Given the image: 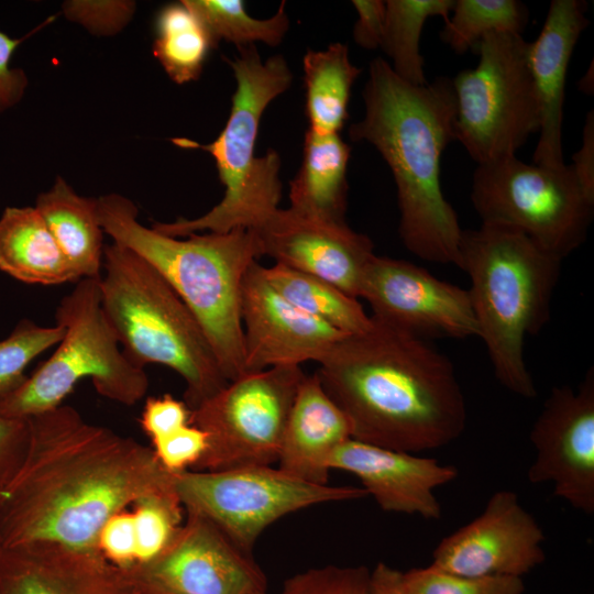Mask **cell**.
Masks as SVG:
<instances>
[{
    "mask_svg": "<svg viewBox=\"0 0 594 594\" xmlns=\"http://www.w3.org/2000/svg\"><path fill=\"white\" fill-rule=\"evenodd\" d=\"M544 532L509 490L495 492L483 512L444 537L430 566L464 576H517L546 560Z\"/></svg>",
    "mask_w": 594,
    "mask_h": 594,
    "instance_id": "obj_15",
    "label": "cell"
},
{
    "mask_svg": "<svg viewBox=\"0 0 594 594\" xmlns=\"http://www.w3.org/2000/svg\"><path fill=\"white\" fill-rule=\"evenodd\" d=\"M190 414L191 410L185 402L166 394L146 399L140 424L154 441L190 424Z\"/></svg>",
    "mask_w": 594,
    "mask_h": 594,
    "instance_id": "obj_39",
    "label": "cell"
},
{
    "mask_svg": "<svg viewBox=\"0 0 594 594\" xmlns=\"http://www.w3.org/2000/svg\"><path fill=\"white\" fill-rule=\"evenodd\" d=\"M133 507L136 562L145 565L169 547L184 524L185 510L178 496L151 497Z\"/></svg>",
    "mask_w": 594,
    "mask_h": 594,
    "instance_id": "obj_33",
    "label": "cell"
},
{
    "mask_svg": "<svg viewBox=\"0 0 594 594\" xmlns=\"http://www.w3.org/2000/svg\"><path fill=\"white\" fill-rule=\"evenodd\" d=\"M367 594H407L403 584V572L384 562L370 571Z\"/></svg>",
    "mask_w": 594,
    "mask_h": 594,
    "instance_id": "obj_44",
    "label": "cell"
},
{
    "mask_svg": "<svg viewBox=\"0 0 594 594\" xmlns=\"http://www.w3.org/2000/svg\"><path fill=\"white\" fill-rule=\"evenodd\" d=\"M0 271L35 285L78 282L35 207H7L0 217Z\"/></svg>",
    "mask_w": 594,
    "mask_h": 594,
    "instance_id": "obj_24",
    "label": "cell"
},
{
    "mask_svg": "<svg viewBox=\"0 0 594 594\" xmlns=\"http://www.w3.org/2000/svg\"><path fill=\"white\" fill-rule=\"evenodd\" d=\"M0 594H155L140 565L52 543L0 544Z\"/></svg>",
    "mask_w": 594,
    "mask_h": 594,
    "instance_id": "obj_19",
    "label": "cell"
},
{
    "mask_svg": "<svg viewBox=\"0 0 594 594\" xmlns=\"http://www.w3.org/2000/svg\"><path fill=\"white\" fill-rule=\"evenodd\" d=\"M264 274L288 301L342 333H360L372 324L358 298L326 279L276 263Z\"/></svg>",
    "mask_w": 594,
    "mask_h": 594,
    "instance_id": "obj_27",
    "label": "cell"
},
{
    "mask_svg": "<svg viewBox=\"0 0 594 594\" xmlns=\"http://www.w3.org/2000/svg\"><path fill=\"white\" fill-rule=\"evenodd\" d=\"M29 439L28 419L0 416V490L18 470Z\"/></svg>",
    "mask_w": 594,
    "mask_h": 594,
    "instance_id": "obj_40",
    "label": "cell"
},
{
    "mask_svg": "<svg viewBox=\"0 0 594 594\" xmlns=\"http://www.w3.org/2000/svg\"><path fill=\"white\" fill-rule=\"evenodd\" d=\"M451 13L441 38L457 54L475 47L490 33L521 34L529 18L518 0H457Z\"/></svg>",
    "mask_w": 594,
    "mask_h": 594,
    "instance_id": "obj_31",
    "label": "cell"
},
{
    "mask_svg": "<svg viewBox=\"0 0 594 594\" xmlns=\"http://www.w3.org/2000/svg\"><path fill=\"white\" fill-rule=\"evenodd\" d=\"M521 34L495 32L475 46V68L452 79L455 141L477 164L516 155L539 131V102Z\"/></svg>",
    "mask_w": 594,
    "mask_h": 594,
    "instance_id": "obj_9",
    "label": "cell"
},
{
    "mask_svg": "<svg viewBox=\"0 0 594 594\" xmlns=\"http://www.w3.org/2000/svg\"><path fill=\"white\" fill-rule=\"evenodd\" d=\"M358 19L353 26L354 42L365 50L381 48L386 18V4L382 0H353Z\"/></svg>",
    "mask_w": 594,
    "mask_h": 594,
    "instance_id": "obj_42",
    "label": "cell"
},
{
    "mask_svg": "<svg viewBox=\"0 0 594 594\" xmlns=\"http://www.w3.org/2000/svg\"><path fill=\"white\" fill-rule=\"evenodd\" d=\"M99 285L124 355L142 369L156 363L175 371L190 410L227 385L194 314L142 256L116 243L105 246Z\"/></svg>",
    "mask_w": 594,
    "mask_h": 594,
    "instance_id": "obj_7",
    "label": "cell"
},
{
    "mask_svg": "<svg viewBox=\"0 0 594 594\" xmlns=\"http://www.w3.org/2000/svg\"><path fill=\"white\" fill-rule=\"evenodd\" d=\"M174 484L185 514L206 518L250 554L260 535L288 514L367 496L363 487L314 484L272 465L187 470L175 473Z\"/></svg>",
    "mask_w": 594,
    "mask_h": 594,
    "instance_id": "obj_11",
    "label": "cell"
},
{
    "mask_svg": "<svg viewBox=\"0 0 594 594\" xmlns=\"http://www.w3.org/2000/svg\"><path fill=\"white\" fill-rule=\"evenodd\" d=\"M134 3L129 1H69L65 14L100 34L120 30L131 18Z\"/></svg>",
    "mask_w": 594,
    "mask_h": 594,
    "instance_id": "obj_38",
    "label": "cell"
},
{
    "mask_svg": "<svg viewBox=\"0 0 594 594\" xmlns=\"http://www.w3.org/2000/svg\"><path fill=\"white\" fill-rule=\"evenodd\" d=\"M381 48L391 58L394 73L411 85H425V63L420 36L426 21L441 16L448 21L454 0H387Z\"/></svg>",
    "mask_w": 594,
    "mask_h": 594,
    "instance_id": "obj_29",
    "label": "cell"
},
{
    "mask_svg": "<svg viewBox=\"0 0 594 594\" xmlns=\"http://www.w3.org/2000/svg\"><path fill=\"white\" fill-rule=\"evenodd\" d=\"M351 147L339 133L307 130L301 165L290 182L289 209L318 220L345 222Z\"/></svg>",
    "mask_w": 594,
    "mask_h": 594,
    "instance_id": "obj_23",
    "label": "cell"
},
{
    "mask_svg": "<svg viewBox=\"0 0 594 594\" xmlns=\"http://www.w3.org/2000/svg\"><path fill=\"white\" fill-rule=\"evenodd\" d=\"M98 551L112 564L122 568L138 565L136 536L132 512L122 510L102 526L97 541Z\"/></svg>",
    "mask_w": 594,
    "mask_h": 594,
    "instance_id": "obj_37",
    "label": "cell"
},
{
    "mask_svg": "<svg viewBox=\"0 0 594 594\" xmlns=\"http://www.w3.org/2000/svg\"><path fill=\"white\" fill-rule=\"evenodd\" d=\"M258 256L330 282L359 298L363 273L374 255L372 240L346 222H330L278 208L249 230Z\"/></svg>",
    "mask_w": 594,
    "mask_h": 594,
    "instance_id": "obj_18",
    "label": "cell"
},
{
    "mask_svg": "<svg viewBox=\"0 0 594 594\" xmlns=\"http://www.w3.org/2000/svg\"><path fill=\"white\" fill-rule=\"evenodd\" d=\"M362 97L364 117L350 125L349 136L372 144L391 168L404 246L421 260L459 266L463 230L440 182L442 153L455 140L452 79L411 85L377 57Z\"/></svg>",
    "mask_w": 594,
    "mask_h": 594,
    "instance_id": "obj_3",
    "label": "cell"
},
{
    "mask_svg": "<svg viewBox=\"0 0 594 594\" xmlns=\"http://www.w3.org/2000/svg\"><path fill=\"white\" fill-rule=\"evenodd\" d=\"M241 323L245 373L319 363L346 336L283 297L256 261L242 284Z\"/></svg>",
    "mask_w": 594,
    "mask_h": 594,
    "instance_id": "obj_17",
    "label": "cell"
},
{
    "mask_svg": "<svg viewBox=\"0 0 594 594\" xmlns=\"http://www.w3.org/2000/svg\"><path fill=\"white\" fill-rule=\"evenodd\" d=\"M21 43L0 31V113L21 101L28 87V77L20 68L10 65L11 57Z\"/></svg>",
    "mask_w": 594,
    "mask_h": 594,
    "instance_id": "obj_41",
    "label": "cell"
},
{
    "mask_svg": "<svg viewBox=\"0 0 594 594\" xmlns=\"http://www.w3.org/2000/svg\"><path fill=\"white\" fill-rule=\"evenodd\" d=\"M64 337L61 324L43 327L22 319L6 339L0 341V400L13 393L26 380L24 371L32 360L58 344Z\"/></svg>",
    "mask_w": 594,
    "mask_h": 594,
    "instance_id": "obj_32",
    "label": "cell"
},
{
    "mask_svg": "<svg viewBox=\"0 0 594 594\" xmlns=\"http://www.w3.org/2000/svg\"><path fill=\"white\" fill-rule=\"evenodd\" d=\"M531 484L549 483L574 509L594 513V369L573 389L552 387L530 431Z\"/></svg>",
    "mask_w": 594,
    "mask_h": 594,
    "instance_id": "obj_14",
    "label": "cell"
},
{
    "mask_svg": "<svg viewBox=\"0 0 594 594\" xmlns=\"http://www.w3.org/2000/svg\"><path fill=\"white\" fill-rule=\"evenodd\" d=\"M579 89L586 95H593L594 91V73H593V62H591L590 67L586 73L581 77L579 84Z\"/></svg>",
    "mask_w": 594,
    "mask_h": 594,
    "instance_id": "obj_45",
    "label": "cell"
},
{
    "mask_svg": "<svg viewBox=\"0 0 594 594\" xmlns=\"http://www.w3.org/2000/svg\"><path fill=\"white\" fill-rule=\"evenodd\" d=\"M306 114L309 129L319 134L339 133L349 114L352 87L362 73L349 56L345 44L308 50L302 58Z\"/></svg>",
    "mask_w": 594,
    "mask_h": 594,
    "instance_id": "obj_26",
    "label": "cell"
},
{
    "mask_svg": "<svg viewBox=\"0 0 594 594\" xmlns=\"http://www.w3.org/2000/svg\"><path fill=\"white\" fill-rule=\"evenodd\" d=\"M155 29L153 55L169 78L178 85L198 79L215 46L196 14L183 1L165 6Z\"/></svg>",
    "mask_w": 594,
    "mask_h": 594,
    "instance_id": "obj_28",
    "label": "cell"
},
{
    "mask_svg": "<svg viewBox=\"0 0 594 594\" xmlns=\"http://www.w3.org/2000/svg\"><path fill=\"white\" fill-rule=\"evenodd\" d=\"M99 279L81 278L62 298L55 319L64 328L63 339L20 387L0 400V416L28 419L55 408L85 377L101 396L123 405L145 396L147 374L119 348L101 305Z\"/></svg>",
    "mask_w": 594,
    "mask_h": 594,
    "instance_id": "obj_8",
    "label": "cell"
},
{
    "mask_svg": "<svg viewBox=\"0 0 594 594\" xmlns=\"http://www.w3.org/2000/svg\"><path fill=\"white\" fill-rule=\"evenodd\" d=\"M260 594H267L266 592L260 593Z\"/></svg>",
    "mask_w": 594,
    "mask_h": 594,
    "instance_id": "obj_46",
    "label": "cell"
},
{
    "mask_svg": "<svg viewBox=\"0 0 594 594\" xmlns=\"http://www.w3.org/2000/svg\"><path fill=\"white\" fill-rule=\"evenodd\" d=\"M359 298L370 304L373 319L421 339L477 337L468 289L405 260L374 254Z\"/></svg>",
    "mask_w": 594,
    "mask_h": 594,
    "instance_id": "obj_13",
    "label": "cell"
},
{
    "mask_svg": "<svg viewBox=\"0 0 594 594\" xmlns=\"http://www.w3.org/2000/svg\"><path fill=\"white\" fill-rule=\"evenodd\" d=\"M407 594H522L525 584L517 576H464L430 565L403 572Z\"/></svg>",
    "mask_w": 594,
    "mask_h": 594,
    "instance_id": "obj_34",
    "label": "cell"
},
{
    "mask_svg": "<svg viewBox=\"0 0 594 594\" xmlns=\"http://www.w3.org/2000/svg\"><path fill=\"white\" fill-rule=\"evenodd\" d=\"M371 319L363 332L341 338L316 372L352 438L410 453L455 441L468 411L450 359L425 339Z\"/></svg>",
    "mask_w": 594,
    "mask_h": 594,
    "instance_id": "obj_2",
    "label": "cell"
},
{
    "mask_svg": "<svg viewBox=\"0 0 594 594\" xmlns=\"http://www.w3.org/2000/svg\"><path fill=\"white\" fill-rule=\"evenodd\" d=\"M208 32L215 47L221 41L238 48L264 43L277 46L289 29V18L283 1L267 19H255L241 0H183Z\"/></svg>",
    "mask_w": 594,
    "mask_h": 594,
    "instance_id": "obj_30",
    "label": "cell"
},
{
    "mask_svg": "<svg viewBox=\"0 0 594 594\" xmlns=\"http://www.w3.org/2000/svg\"><path fill=\"white\" fill-rule=\"evenodd\" d=\"M98 216L113 243L147 261L190 309L226 380L243 375L241 289L246 271L258 257L253 234L235 229L169 237L143 226L136 206L119 194L98 198Z\"/></svg>",
    "mask_w": 594,
    "mask_h": 594,
    "instance_id": "obj_4",
    "label": "cell"
},
{
    "mask_svg": "<svg viewBox=\"0 0 594 594\" xmlns=\"http://www.w3.org/2000/svg\"><path fill=\"white\" fill-rule=\"evenodd\" d=\"M471 201L482 222L519 230L562 261L585 241L594 211L571 165L528 164L516 155L476 166Z\"/></svg>",
    "mask_w": 594,
    "mask_h": 594,
    "instance_id": "obj_10",
    "label": "cell"
},
{
    "mask_svg": "<svg viewBox=\"0 0 594 594\" xmlns=\"http://www.w3.org/2000/svg\"><path fill=\"white\" fill-rule=\"evenodd\" d=\"M570 164L586 195L594 199V111L587 112L582 133V145Z\"/></svg>",
    "mask_w": 594,
    "mask_h": 594,
    "instance_id": "obj_43",
    "label": "cell"
},
{
    "mask_svg": "<svg viewBox=\"0 0 594 594\" xmlns=\"http://www.w3.org/2000/svg\"><path fill=\"white\" fill-rule=\"evenodd\" d=\"M331 470L356 476L367 495L388 513L438 520L442 507L435 491L457 479L455 466L416 453L386 449L353 438L333 454Z\"/></svg>",
    "mask_w": 594,
    "mask_h": 594,
    "instance_id": "obj_20",
    "label": "cell"
},
{
    "mask_svg": "<svg viewBox=\"0 0 594 594\" xmlns=\"http://www.w3.org/2000/svg\"><path fill=\"white\" fill-rule=\"evenodd\" d=\"M561 264L562 260L510 227L482 222L462 232L459 267L470 277L477 337L496 380L522 398L537 396L524 342L550 319Z\"/></svg>",
    "mask_w": 594,
    "mask_h": 594,
    "instance_id": "obj_5",
    "label": "cell"
},
{
    "mask_svg": "<svg viewBox=\"0 0 594 594\" xmlns=\"http://www.w3.org/2000/svg\"><path fill=\"white\" fill-rule=\"evenodd\" d=\"M23 459L0 490V544L98 551L105 522L151 497L177 496L152 448L59 405L28 418Z\"/></svg>",
    "mask_w": 594,
    "mask_h": 594,
    "instance_id": "obj_1",
    "label": "cell"
},
{
    "mask_svg": "<svg viewBox=\"0 0 594 594\" xmlns=\"http://www.w3.org/2000/svg\"><path fill=\"white\" fill-rule=\"evenodd\" d=\"M369 579L365 566L327 565L287 579L280 594H367Z\"/></svg>",
    "mask_w": 594,
    "mask_h": 594,
    "instance_id": "obj_35",
    "label": "cell"
},
{
    "mask_svg": "<svg viewBox=\"0 0 594 594\" xmlns=\"http://www.w3.org/2000/svg\"><path fill=\"white\" fill-rule=\"evenodd\" d=\"M228 63L233 70L235 90L223 130L209 144L175 141L212 155L224 195L218 205L198 218L154 222L152 228L163 234L183 238L201 232L252 230L279 208V154L271 148L256 156L255 142L265 109L290 87L293 73L282 55L262 61L255 45L240 47Z\"/></svg>",
    "mask_w": 594,
    "mask_h": 594,
    "instance_id": "obj_6",
    "label": "cell"
},
{
    "mask_svg": "<svg viewBox=\"0 0 594 594\" xmlns=\"http://www.w3.org/2000/svg\"><path fill=\"white\" fill-rule=\"evenodd\" d=\"M186 519L169 547L140 565L155 594H260L266 578L253 556L206 518Z\"/></svg>",
    "mask_w": 594,
    "mask_h": 594,
    "instance_id": "obj_16",
    "label": "cell"
},
{
    "mask_svg": "<svg viewBox=\"0 0 594 594\" xmlns=\"http://www.w3.org/2000/svg\"><path fill=\"white\" fill-rule=\"evenodd\" d=\"M351 438L348 417L326 393L317 373L305 374L290 407L277 468L302 481L326 485L333 454Z\"/></svg>",
    "mask_w": 594,
    "mask_h": 594,
    "instance_id": "obj_22",
    "label": "cell"
},
{
    "mask_svg": "<svg viewBox=\"0 0 594 594\" xmlns=\"http://www.w3.org/2000/svg\"><path fill=\"white\" fill-rule=\"evenodd\" d=\"M207 446V433L193 424L152 441L157 460L172 473L194 470L204 457Z\"/></svg>",
    "mask_w": 594,
    "mask_h": 594,
    "instance_id": "obj_36",
    "label": "cell"
},
{
    "mask_svg": "<svg viewBox=\"0 0 594 594\" xmlns=\"http://www.w3.org/2000/svg\"><path fill=\"white\" fill-rule=\"evenodd\" d=\"M587 9L584 0H552L539 35L528 45V64L540 111L534 163L541 166L565 165L562 150L565 80L574 47L590 24Z\"/></svg>",
    "mask_w": 594,
    "mask_h": 594,
    "instance_id": "obj_21",
    "label": "cell"
},
{
    "mask_svg": "<svg viewBox=\"0 0 594 594\" xmlns=\"http://www.w3.org/2000/svg\"><path fill=\"white\" fill-rule=\"evenodd\" d=\"M35 208L78 277L100 278L105 232L98 199L79 196L57 177L51 189L38 195Z\"/></svg>",
    "mask_w": 594,
    "mask_h": 594,
    "instance_id": "obj_25",
    "label": "cell"
},
{
    "mask_svg": "<svg viewBox=\"0 0 594 594\" xmlns=\"http://www.w3.org/2000/svg\"><path fill=\"white\" fill-rule=\"evenodd\" d=\"M304 375L300 366L244 373L191 409L190 424L208 436L207 450L194 471L276 463Z\"/></svg>",
    "mask_w": 594,
    "mask_h": 594,
    "instance_id": "obj_12",
    "label": "cell"
}]
</instances>
